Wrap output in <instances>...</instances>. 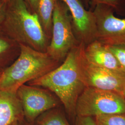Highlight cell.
<instances>
[{"instance_id":"cell-1","label":"cell","mask_w":125,"mask_h":125,"mask_svg":"<svg viewBox=\"0 0 125 125\" xmlns=\"http://www.w3.org/2000/svg\"><path fill=\"white\" fill-rule=\"evenodd\" d=\"M79 43L74 47L60 65L53 71L27 85L48 89L60 100L70 121L76 120V104L85 86L81 78L78 67L79 54L83 45Z\"/></svg>"},{"instance_id":"cell-2","label":"cell","mask_w":125,"mask_h":125,"mask_svg":"<svg viewBox=\"0 0 125 125\" xmlns=\"http://www.w3.org/2000/svg\"><path fill=\"white\" fill-rule=\"evenodd\" d=\"M20 45L17 58L2 72L0 90L16 94L22 85L45 76L61 64L46 52L38 51L23 44Z\"/></svg>"},{"instance_id":"cell-3","label":"cell","mask_w":125,"mask_h":125,"mask_svg":"<svg viewBox=\"0 0 125 125\" xmlns=\"http://www.w3.org/2000/svg\"><path fill=\"white\" fill-rule=\"evenodd\" d=\"M1 26L19 44L46 52L50 40L44 31L36 13L28 9L23 0H8Z\"/></svg>"},{"instance_id":"cell-4","label":"cell","mask_w":125,"mask_h":125,"mask_svg":"<svg viewBox=\"0 0 125 125\" xmlns=\"http://www.w3.org/2000/svg\"><path fill=\"white\" fill-rule=\"evenodd\" d=\"M76 116L125 114V97L115 92L90 87L85 89L76 104Z\"/></svg>"},{"instance_id":"cell-5","label":"cell","mask_w":125,"mask_h":125,"mask_svg":"<svg viewBox=\"0 0 125 125\" xmlns=\"http://www.w3.org/2000/svg\"><path fill=\"white\" fill-rule=\"evenodd\" d=\"M79 43L73 31L69 9L62 0H58L54 10L52 35L46 52L61 63L71 50Z\"/></svg>"},{"instance_id":"cell-6","label":"cell","mask_w":125,"mask_h":125,"mask_svg":"<svg viewBox=\"0 0 125 125\" xmlns=\"http://www.w3.org/2000/svg\"><path fill=\"white\" fill-rule=\"evenodd\" d=\"M83 45L79 54L78 67L81 78L85 87H90L122 94L125 87V75L89 62Z\"/></svg>"},{"instance_id":"cell-7","label":"cell","mask_w":125,"mask_h":125,"mask_svg":"<svg viewBox=\"0 0 125 125\" xmlns=\"http://www.w3.org/2000/svg\"><path fill=\"white\" fill-rule=\"evenodd\" d=\"M16 94L21 105L24 119L31 125L43 113L62 105L53 93L40 87L24 84Z\"/></svg>"},{"instance_id":"cell-8","label":"cell","mask_w":125,"mask_h":125,"mask_svg":"<svg viewBox=\"0 0 125 125\" xmlns=\"http://www.w3.org/2000/svg\"><path fill=\"white\" fill-rule=\"evenodd\" d=\"M96 26V40L107 45L125 44V18L117 17L111 8L98 5L92 10Z\"/></svg>"},{"instance_id":"cell-9","label":"cell","mask_w":125,"mask_h":125,"mask_svg":"<svg viewBox=\"0 0 125 125\" xmlns=\"http://www.w3.org/2000/svg\"><path fill=\"white\" fill-rule=\"evenodd\" d=\"M62 0L69 10L73 31L77 41L86 46L96 40V26L93 11L86 9L80 0Z\"/></svg>"},{"instance_id":"cell-10","label":"cell","mask_w":125,"mask_h":125,"mask_svg":"<svg viewBox=\"0 0 125 125\" xmlns=\"http://www.w3.org/2000/svg\"><path fill=\"white\" fill-rule=\"evenodd\" d=\"M84 54L87 60L94 65L125 75L107 45L98 40H94L85 46Z\"/></svg>"},{"instance_id":"cell-11","label":"cell","mask_w":125,"mask_h":125,"mask_svg":"<svg viewBox=\"0 0 125 125\" xmlns=\"http://www.w3.org/2000/svg\"><path fill=\"white\" fill-rule=\"evenodd\" d=\"M24 119L16 94L0 90V125H11Z\"/></svg>"},{"instance_id":"cell-12","label":"cell","mask_w":125,"mask_h":125,"mask_svg":"<svg viewBox=\"0 0 125 125\" xmlns=\"http://www.w3.org/2000/svg\"><path fill=\"white\" fill-rule=\"evenodd\" d=\"M20 53V44L9 36L0 25V72L10 65Z\"/></svg>"},{"instance_id":"cell-13","label":"cell","mask_w":125,"mask_h":125,"mask_svg":"<svg viewBox=\"0 0 125 125\" xmlns=\"http://www.w3.org/2000/svg\"><path fill=\"white\" fill-rule=\"evenodd\" d=\"M58 0H39L37 12L41 27L51 40L54 10Z\"/></svg>"},{"instance_id":"cell-14","label":"cell","mask_w":125,"mask_h":125,"mask_svg":"<svg viewBox=\"0 0 125 125\" xmlns=\"http://www.w3.org/2000/svg\"><path fill=\"white\" fill-rule=\"evenodd\" d=\"M33 125H70L59 107L50 109L39 116Z\"/></svg>"},{"instance_id":"cell-15","label":"cell","mask_w":125,"mask_h":125,"mask_svg":"<svg viewBox=\"0 0 125 125\" xmlns=\"http://www.w3.org/2000/svg\"><path fill=\"white\" fill-rule=\"evenodd\" d=\"M85 8L93 10L98 5L107 6L119 15L125 16V0H80Z\"/></svg>"},{"instance_id":"cell-16","label":"cell","mask_w":125,"mask_h":125,"mask_svg":"<svg viewBox=\"0 0 125 125\" xmlns=\"http://www.w3.org/2000/svg\"><path fill=\"white\" fill-rule=\"evenodd\" d=\"M94 118L97 125H125V114L103 115Z\"/></svg>"},{"instance_id":"cell-17","label":"cell","mask_w":125,"mask_h":125,"mask_svg":"<svg viewBox=\"0 0 125 125\" xmlns=\"http://www.w3.org/2000/svg\"><path fill=\"white\" fill-rule=\"evenodd\" d=\"M125 74V44L107 45Z\"/></svg>"},{"instance_id":"cell-18","label":"cell","mask_w":125,"mask_h":125,"mask_svg":"<svg viewBox=\"0 0 125 125\" xmlns=\"http://www.w3.org/2000/svg\"><path fill=\"white\" fill-rule=\"evenodd\" d=\"M74 125H97L94 117L77 116Z\"/></svg>"},{"instance_id":"cell-19","label":"cell","mask_w":125,"mask_h":125,"mask_svg":"<svg viewBox=\"0 0 125 125\" xmlns=\"http://www.w3.org/2000/svg\"><path fill=\"white\" fill-rule=\"evenodd\" d=\"M29 10L32 13L37 14L39 0H23Z\"/></svg>"},{"instance_id":"cell-20","label":"cell","mask_w":125,"mask_h":125,"mask_svg":"<svg viewBox=\"0 0 125 125\" xmlns=\"http://www.w3.org/2000/svg\"><path fill=\"white\" fill-rule=\"evenodd\" d=\"M6 2H0V25H1L4 19L6 10Z\"/></svg>"},{"instance_id":"cell-21","label":"cell","mask_w":125,"mask_h":125,"mask_svg":"<svg viewBox=\"0 0 125 125\" xmlns=\"http://www.w3.org/2000/svg\"><path fill=\"white\" fill-rule=\"evenodd\" d=\"M11 125H31L27 122L25 119L16 121Z\"/></svg>"},{"instance_id":"cell-22","label":"cell","mask_w":125,"mask_h":125,"mask_svg":"<svg viewBox=\"0 0 125 125\" xmlns=\"http://www.w3.org/2000/svg\"><path fill=\"white\" fill-rule=\"evenodd\" d=\"M8 0H0V2H6Z\"/></svg>"},{"instance_id":"cell-23","label":"cell","mask_w":125,"mask_h":125,"mask_svg":"<svg viewBox=\"0 0 125 125\" xmlns=\"http://www.w3.org/2000/svg\"><path fill=\"white\" fill-rule=\"evenodd\" d=\"M122 94H123V95L125 97V88H124V89L123 91V92H122Z\"/></svg>"},{"instance_id":"cell-24","label":"cell","mask_w":125,"mask_h":125,"mask_svg":"<svg viewBox=\"0 0 125 125\" xmlns=\"http://www.w3.org/2000/svg\"><path fill=\"white\" fill-rule=\"evenodd\" d=\"M3 72V71H2ZM2 72H0V76L1 75V74H2Z\"/></svg>"}]
</instances>
